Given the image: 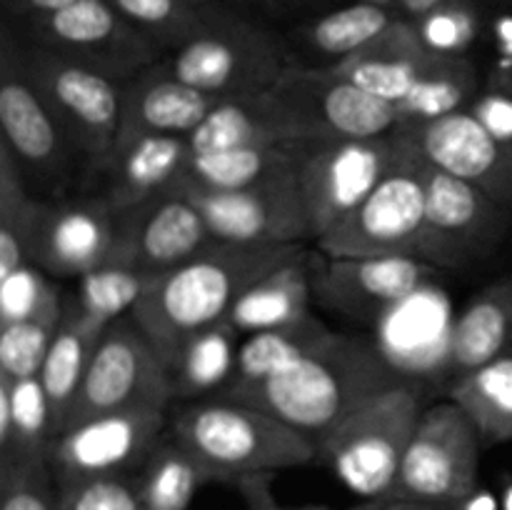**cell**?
<instances>
[{
  "label": "cell",
  "instance_id": "cell-29",
  "mask_svg": "<svg viewBox=\"0 0 512 510\" xmlns=\"http://www.w3.org/2000/svg\"><path fill=\"white\" fill-rule=\"evenodd\" d=\"M310 138L270 145V148L225 150V153L195 155L188 160L175 185H193L203 190H243L263 180L280 178L298 170Z\"/></svg>",
  "mask_w": 512,
  "mask_h": 510
},
{
  "label": "cell",
  "instance_id": "cell-39",
  "mask_svg": "<svg viewBox=\"0 0 512 510\" xmlns=\"http://www.w3.org/2000/svg\"><path fill=\"white\" fill-rule=\"evenodd\" d=\"M63 308L58 288L38 265L23 263L0 278V325L23 320L60 323Z\"/></svg>",
  "mask_w": 512,
  "mask_h": 510
},
{
  "label": "cell",
  "instance_id": "cell-20",
  "mask_svg": "<svg viewBox=\"0 0 512 510\" xmlns=\"http://www.w3.org/2000/svg\"><path fill=\"white\" fill-rule=\"evenodd\" d=\"M440 270L418 258H325L313 285L330 308L360 320H380L433 285Z\"/></svg>",
  "mask_w": 512,
  "mask_h": 510
},
{
  "label": "cell",
  "instance_id": "cell-11",
  "mask_svg": "<svg viewBox=\"0 0 512 510\" xmlns=\"http://www.w3.org/2000/svg\"><path fill=\"white\" fill-rule=\"evenodd\" d=\"M0 143L10 150L30 190H45L53 200L68 180L73 153H80L38 90L25 75L23 50L10 33L0 58ZM35 195V193H33Z\"/></svg>",
  "mask_w": 512,
  "mask_h": 510
},
{
  "label": "cell",
  "instance_id": "cell-48",
  "mask_svg": "<svg viewBox=\"0 0 512 510\" xmlns=\"http://www.w3.org/2000/svg\"><path fill=\"white\" fill-rule=\"evenodd\" d=\"M443 3H450V0H395L393 5H398L405 15H410V20H418L420 15L430 13V10Z\"/></svg>",
  "mask_w": 512,
  "mask_h": 510
},
{
  "label": "cell",
  "instance_id": "cell-34",
  "mask_svg": "<svg viewBox=\"0 0 512 510\" xmlns=\"http://www.w3.org/2000/svg\"><path fill=\"white\" fill-rule=\"evenodd\" d=\"M210 480L203 463L165 433L138 473L140 503L143 510H188L195 493Z\"/></svg>",
  "mask_w": 512,
  "mask_h": 510
},
{
  "label": "cell",
  "instance_id": "cell-1",
  "mask_svg": "<svg viewBox=\"0 0 512 510\" xmlns=\"http://www.w3.org/2000/svg\"><path fill=\"white\" fill-rule=\"evenodd\" d=\"M408 380L378 340L335 333L298 363L228 400L265 410L320 443L345 415Z\"/></svg>",
  "mask_w": 512,
  "mask_h": 510
},
{
  "label": "cell",
  "instance_id": "cell-40",
  "mask_svg": "<svg viewBox=\"0 0 512 510\" xmlns=\"http://www.w3.org/2000/svg\"><path fill=\"white\" fill-rule=\"evenodd\" d=\"M0 510H58L48 460H0Z\"/></svg>",
  "mask_w": 512,
  "mask_h": 510
},
{
  "label": "cell",
  "instance_id": "cell-27",
  "mask_svg": "<svg viewBox=\"0 0 512 510\" xmlns=\"http://www.w3.org/2000/svg\"><path fill=\"white\" fill-rule=\"evenodd\" d=\"M105 330L108 328L93 323L78 308L75 300L65 303L63 320H60L58 330H55L48 358H45L43 370H40V383H43L45 393H48L50 410H53L55 435L63 430L70 405H73L75 395H78L85 370H88L90 358H93Z\"/></svg>",
  "mask_w": 512,
  "mask_h": 510
},
{
  "label": "cell",
  "instance_id": "cell-46",
  "mask_svg": "<svg viewBox=\"0 0 512 510\" xmlns=\"http://www.w3.org/2000/svg\"><path fill=\"white\" fill-rule=\"evenodd\" d=\"M353 510H460V508L423 503V500H408V498H380V500H368V503Z\"/></svg>",
  "mask_w": 512,
  "mask_h": 510
},
{
  "label": "cell",
  "instance_id": "cell-4",
  "mask_svg": "<svg viewBox=\"0 0 512 510\" xmlns=\"http://www.w3.org/2000/svg\"><path fill=\"white\" fill-rule=\"evenodd\" d=\"M423 410L415 380L395 385L345 415L318 443V458L360 498H388Z\"/></svg>",
  "mask_w": 512,
  "mask_h": 510
},
{
  "label": "cell",
  "instance_id": "cell-8",
  "mask_svg": "<svg viewBox=\"0 0 512 510\" xmlns=\"http://www.w3.org/2000/svg\"><path fill=\"white\" fill-rule=\"evenodd\" d=\"M483 438L453 403L423 410L388 498L460 508L478 493Z\"/></svg>",
  "mask_w": 512,
  "mask_h": 510
},
{
  "label": "cell",
  "instance_id": "cell-33",
  "mask_svg": "<svg viewBox=\"0 0 512 510\" xmlns=\"http://www.w3.org/2000/svg\"><path fill=\"white\" fill-rule=\"evenodd\" d=\"M448 395L473 420L485 445L512 440V355L453 380Z\"/></svg>",
  "mask_w": 512,
  "mask_h": 510
},
{
  "label": "cell",
  "instance_id": "cell-35",
  "mask_svg": "<svg viewBox=\"0 0 512 510\" xmlns=\"http://www.w3.org/2000/svg\"><path fill=\"white\" fill-rule=\"evenodd\" d=\"M393 20L395 15L388 5L358 0V3L345 5V8L313 20L305 28V40L315 53H323L333 63H340L348 55L358 53L370 40L378 38L380 33H385Z\"/></svg>",
  "mask_w": 512,
  "mask_h": 510
},
{
  "label": "cell",
  "instance_id": "cell-13",
  "mask_svg": "<svg viewBox=\"0 0 512 510\" xmlns=\"http://www.w3.org/2000/svg\"><path fill=\"white\" fill-rule=\"evenodd\" d=\"M270 90L308 138H378L400 125L393 103L338 75L330 65H290Z\"/></svg>",
  "mask_w": 512,
  "mask_h": 510
},
{
  "label": "cell",
  "instance_id": "cell-25",
  "mask_svg": "<svg viewBox=\"0 0 512 510\" xmlns=\"http://www.w3.org/2000/svg\"><path fill=\"white\" fill-rule=\"evenodd\" d=\"M512 355V278L480 290L453 320L448 370L453 380Z\"/></svg>",
  "mask_w": 512,
  "mask_h": 510
},
{
  "label": "cell",
  "instance_id": "cell-31",
  "mask_svg": "<svg viewBox=\"0 0 512 510\" xmlns=\"http://www.w3.org/2000/svg\"><path fill=\"white\" fill-rule=\"evenodd\" d=\"M53 410L40 375L10 380L0 373V460H48Z\"/></svg>",
  "mask_w": 512,
  "mask_h": 510
},
{
  "label": "cell",
  "instance_id": "cell-42",
  "mask_svg": "<svg viewBox=\"0 0 512 510\" xmlns=\"http://www.w3.org/2000/svg\"><path fill=\"white\" fill-rule=\"evenodd\" d=\"M425 48L438 55H465L480 33V13L470 0H450L415 20Z\"/></svg>",
  "mask_w": 512,
  "mask_h": 510
},
{
  "label": "cell",
  "instance_id": "cell-49",
  "mask_svg": "<svg viewBox=\"0 0 512 510\" xmlns=\"http://www.w3.org/2000/svg\"><path fill=\"white\" fill-rule=\"evenodd\" d=\"M500 48H503V63L512 65V20H505L500 28Z\"/></svg>",
  "mask_w": 512,
  "mask_h": 510
},
{
  "label": "cell",
  "instance_id": "cell-3",
  "mask_svg": "<svg viewBox=\"0 0 512 510\" xmlns=\"http://www.w3.org/2000/svg\"><path fill=\"white\" fill-rule=\"evenodd\" d=\"M170 438L203 463L213 480L238 485L318 460V443L265 410L208 398L175 410Z\"/></svg>",
  "mask_w": 512,
  "mask_h": 510
},
{
  "label": "cell",
  "instance_id": "cell-23",
  "mask_svg": "<svg viewBox=\"0 0 512 510\" xmlns=\"http://www.w3.org/2000/svg\"><path fill=\"white\" fill-rule=\"evenodd\" d=\"M220 98L183 83L163 58L123 83L120 135H185L188 138ZM118 135V138H120Z\"/></svg>",
  "mask_w": 512,
  "mask_h": 510
},
{
  "label": "cell",
  "instance_id": "cell-50",
  "mask_svg": "<svg viewBox=\"0 0 512 510\" xmlns=\"http://www.w3.org/2000/svg\"><path fill=\"white\" fill-rule=\"evenodd\" d=\"M463 510H495V500H493V495H488V493H475L473 498L468 500V503L463 505Z\"/></svg>",
  "mask_w": 512,
  "mask_h": 510
},
{
  "label": "cell",
  "instance_id": "cell-21",
  "mask_svg": "<svg viewBox=\"0 0 512 510\" xmlns=\"http://www.w3.org/2000/svg\"><path fill=\"white\" fill-rule=\"evenodd\" d=\"M188 160L185 135H120L108 158L95 165L103 175L100 198L115 213L138 208L173 190Z\"/></svg>",
  "mask_w": 512,
  "mask_h": 510
},
{
  "label": "cell",
  "instance_id": "cell-43",
  "mask_svg": "<svg viewBox=\"0 0 512 510\" xmlns=\"http://www.w3.org/2000/svg\"><path fill=\"white\" fill-rule=\"evenodd\" d=\"M58 510H143L138 475L58 485Z\"/></svg>",
  "mask_w": 512,
  "mask_h": 510
},
{
  "label": "cell",
  "instance_id": "cell-22",
  "mask_svg": "<svg viewBox=\"0 0 512 510\" xmlns=\"http://www.w3.org/2000/svg\"><path fill=\"white\" fill-rule=\"evenodd\" d=\"M303 138L308 135L300 130L288 108L275 98L273 90H265L220 98L188 135V145L190 158H195L225 150L270 148Z\"/></svg>",
  "mask_w": 512,
  "mask_h": 510
},
{
  "label": "cell",
  "instance_id": "cell-2",
  "mask_svg": "<svg viewBox=\"0 0 512 510\" xmlns=\"http://www.w3.org/2000/svg\"><path fill=\"white\" fill-rule=\"evenodd\" d=\"M303 253H308L303 243L240 245L215 240L188 263L160 275L130 310V318L168 368V360L190 335L228 320L250 285Z\"/></svg>",
  "mask_w": 512,
  "mask_h": 510
},
{
  "label": "cell",
  "instance_id": "cell-53",
  "mask_svg": "<svg viewBox=\"0 0 512 510\" xmlns=\"http://www.w3.org/2000/svg\"><path fill=\"white\" fill-rule=\"evenodd\" d=\"M370 3H380V5H388V8H390V5H393L395 0H370Z\"/></svg>",
  "mask_w": 512,
  "mask_h": 510
},
{
  "label": "cell",
  "instance_id": "cell-44",
  "mask_svg": "<svg viewBox=\"0 0 512 510\" xmlns=\"http://www.w3.org/2000/svg\"><path fill=\"white\" fill-rule=\"evenodd\" d=\"M470 110L475 118L512 150V65H500L480 88Z\"/></svg>",
  "mask_w": 512,
  "mask_h": 510
},
{
  "label": "cell",
  "instance_id": "cell-38",
  "mask_svg": "<svg viewBox=\"0 0 512 510\" xmlns=\"http://www.w3.org/2000/svg\"><path fill=\"white\" fill-rule=\"evenodd\" d=\"M128 23L148 35L163 53L198 33L208 20L210 5H195L190 0H105ZM215 5V3H213Z\"/></svg>",
  "mask_w": 512,
  "mask_h": 510
},
{
  "label": "cell",
  "instance_id": "cell-16",
  "mask_svg": "<svg viewBox=\"0 0 512 510\" xmlns=\"http://www.w3.org/2000/svg\"><path fill=\"white\" fill-rule=\"evenodd\" d=\"M208 223L215 240L240 245H300L313 238L295 173L243 190L173 185Z\"/></svg>",
  "mask_w": 512,
  "mask_h": 510
},
{
  "label": "cell",
  "instance_id": "cell-47",
  "mask_svg": "<svg viewBox=\"0 0 512 510\" xmlns=\"http://www.w3.org/2000/svg\"><path fill=\"white\" fill-rule=\"evenodd\" d=\"M70 3H75V0H5L8 10H13V13H20V15H28V18L55 13V10L65 8V5Z\"/></svg>",
  "mask_w": 512,
  "mask_h": 510
},
{
  "label": "cell",
  "instance_id": "cell-9",
  "mask_svg": "<svg viewBox=\"0 0 512 510\" xmlns=\"http://www.w3.org/2000/svg\"><path fill=\"white\" fill-rule=\"evenodd\" d=\"M398 158V133L378 138H310L295 180L308 213L313 240L348 218Z\"/></svg>",
  "mask_w": 512,
  "mask_h": 510
},
{
  "label": "cell",
  "instance_id": "cell-17",
  "mask_svg": "<svg viewBox=\"0 0 512 510\" xmlns=\"http://www.w3.org/2000/svg\"><path fill=\"white\" fill-rule=\"evenodd\" d=\"M118 213L100 195L38 198L25 240L28 263L55 278H83L108 263Z\"/></svg>",
  "mask_w": 512,
  "mask_h": 510
},
{
  "label": "cell",
  "instance_id": "cell-6",
  "mask_svg": "<svg viewBox=\"0 0 512 510\" xmlns=\"http://www.w3.org/2000/svg\"><path fill=\"white\" fill-rule=\"evenodd\" d=\"M163 63L175 78L213 98L265 93L293 65L278 35L215 5L203 28L165 53Z\"/></svg>",
  "mask_w": 512,
  "mask_h": 510
},
{
  "label": "cell",
  "instance_id": "cell-41",
  "mask_svg": "<svg viewBox=\"0 0 512 510\" xmlns=\"http://www.w3.org/2000/svg\"><path fill=\"white\" fill-rule=\"evenodd\" d=\"M58 325L43 320L0 325V373L8 375L10 380L40 375Z\"/></svg>",
  "mask_w": 512,
  "mask_h": 510
},
{
  "label": "cell",
  "instance_id": "cell-10",
  "mask_svg": "<svg viewBox=\"0 0 512 510\" xmlns=\"http://www.w3.org/2000/svg\"><path fill=\"white\" fill-rule=\"evenodd\" d=\"M165 433V408L160 405H138L80 420L50 443L48 465L55 485L138 475Z\"/></svg>",
  "mask_w": 512,
  "mask_h": 510
},
{
  "label": "cell",
  "instance_id": "cell-36",
  "mask_svg": "<svg viewBox=\"0 0 512 510\" xmlns=\"http://www.w3.org/2000/svg\"><path fill=\"white\" fill-rule=\"evenodd\" d=\"M158 278L125 265H100L80 278L75 303L93 323L108 328L123 313L130 315Z\"/></svg>",
  "mask_w": 512,
  "mask_h": 510
},
{
  "label": "cell",
  "instance_id": "cell-15",
  "mask_svg": "<svg viewBox=\"0 0 512 510\" xmlns=\"http://www.w3.org/2000/svg\"><path fill=\"white\" fill-rule=\"evenodd\" d=\"M28 23L33 45L83 60L120 80L133 78L165 55L105 0H75Z\"/></svg>",
  "mask_w": 512,
  "mask_h": 510
},
{
  "label": "cell",
  "instance_id": "cell-28",
  "mask_svg": "<svg viewBox=\"0 0 512 510\" xmlns=\"http://www.w3.org/2000/svg\"><path fill=\"white\" fill-rule=\"evenodd\" d=\"M333 335L335 330H330L328 325H325L323 320L315 318L313 313H310L308 318L298 320V323L283 325V328L260 330V333L248 335V338L240 343L233 378L225 385L223 393L215 395V398H235V395L253 388L260 380L270 378V375L280 373V370L298 363L300 358H305V355L313 353L315 348L328 343Z\"/></svg>",
  "mask_w": 512,
  "mask_h": 510
},
{
  "label": "cell",
  "instance_id": "cell-5",
  "mask_svg": "<svg viewBox=\"0 0 512 510\" xmlns=\"http://www.w3.org/2000/svg\"><path fill=\"white\" fill-rule=\"evenodd\" d=\"M398 158L373 193L318 240L325 258H418L425 225L428 158L403 125Z\"/></svg>",
  "mask_w": 512,
  "mask_h": 510
},
{
  "label": "cell",
  "instance_id": "cell-45",
  "mask_svg": "<svg viewBox=\"0 0 512 510\" xmlns=\"http://www.w3.org/2000/svg\"><path fill=\"white\" fill-rule=\"evenodd\" d=\"M270 480L273 475H258V478H245L240 480L238 488L240 493L248 500L250 510H335L328 505H303V508H280L270 495Z\"/></svg>",
  "mask_w": 512,
  "mask_h": 510
},
{
  "label": "cell",
  "instance_id": "cell-30",
  "mask_svg": "<svg viewBox=\"0 0 512 510\" xmlns=\"http://www.w3.org/2000/svg\"><path fill=\"white\" fill-rule=\"evenodd\" d=\"M240 350V333L223 320L190 335L168 360L173 398L220 395L230 383Z\"/></svg>",
  "mask_w": 512,
  "mask_h": 510
},
{
  "label": "cell",
  "instance_id": "cell-24",
  "mask_svg": "<svg viewBox=\"0 0 512 510\" xmlns=\"http://www.w3.org/2000/svg\"><path fill=\"white\" fill-rule=\"evenodd\" d=\"M430 55L433 50L425 48L415 20L395 18L385 33L330 68L398 108L413 90Z\"/></svg>",
  "mask_w": 512,
  "mask_h": 510
},
{
  "label": "cell",
  "instance_id": "cell-32",
  "mask_svg": "<svg viewBox=\"0 0 512 510\" xmlns=\"http://www.w3.org/2000/svg\"><path fill=\"white\" fill-rule=\"evenodd\" d=\"M478 93V70L465 55L433 53L420 70L408 98L398 105L400 125L425 123V120L470 108Z\"/></svg>",
  "mask_w": 512,
  "mask_h": 510
},
{
  "label": "cell",
  "instance_id": "cell-37",
  "mask_svg": "<svg viewBox=\"0 0 512 510\" xmlns=\"http://www.w3.org/2000/svg\"><path fill=\"white\" fill-rule=\"evenodd\" d=\"M38 198L25 183L10 150L0 143V278L28 263L25 240Z\"/></svg>",
  "mask_w": 512,
  "mask_h": 510
},
{
  "label": "cell",
  "instance_id": "cell-14",
  "mask_svg": "<svg viewBox=\"0 0 512 510\" xmlns=\"http://www.w3.org/2000/svg\"><path fill=\"white\" fill-rule=\"evenodd\" d=\"M508 210L475 185L428 163L418 260L443 270L483 258L503 238Z\"/></svg>",
  "mask_w": 512,
  "mask_h": 510
},
{
  "label": "cell",
  "instance_id": "cell-26",
  "mask_svg": "<svg viewBox=\"0 0 512 510\" xmlns=\"http://www.w3.org/2000/svg\"><path fill=\"white\" fill-rule=\"evenodd\" d=\"M313 278L315 268L310 263V253L278 265L245 290L243 298L230 310L228 323L240 335H253L308 318Z\"/></svg>",
  "mask_w": 512,
  "mask_h": 510
},
{
  "label": "cell",
  "instance_id": "cell-18",
  "mask_svg": "<svg viewBox=\"0 0 512 510\" xmlns=\"http://www.w3.org/2000/svg\"><path fill=\"white\" fill-rule=\"evenodd\" d=\"M215 243L200 210L185 195L168 190L148 203L118 213L115 245L105 265H125L165 275Z\"/></svg>",
  "mask_w": 512,
  "mask_h": 510
},
{
  "label": "cell",
  "instance_id": "cell-19",
  "mask_svg": "<svg viewBox=\"0 0 512 510\" xmlns=\"http://www.w3.org/2000/svg\"><path fill=\"white\" fill-rule=\"evenodd\" d=\"M403 128L428 163L512 208V150L475 118L473 110H455L425 123H403Z\"/></svg>",
  "mask_w": 512,
  "mask_h": 510
},
{
  "label": "cell",
  "instance_id": "cell-12",
  "mask_svg": "<svg viewBox=\"0 0 512 510\" xmlns=\"http://www.w3.org/2000/svg\"><path fill=\"white\" fill-rule=\"evenodd\" d=\"M168 400H173L168 368L153 343L128 315L108 325L100 338L78 395L70 405L63 430L80 420L113 413V410L138 408V405L165 408Z\"/></svg>",
  "mask_w": 512,
  "mask_h": 510
},
{
  "label": "cell",
  "instance_id": "cell-52",
  "mask_svg": "<svg viewBox=\"0 0 512 510\" xmlns=\"http://www.w3.org/2000/svg\"><path fill=\"white\" fill-rule=\"evenodd\" d=\"M190 3H195V5H213L215 0H190Z\"/></svg>",
  "mask_w": 512,
  "mask_h": 510
},
{
  "label": "cell",
  "instance_id": "cell-7",
  "mask_svg": "<svg viewBox=\"0 0 512 510\" xmlns=\"http://www.w3.org/2000/svg\"><path fill=\"white\" fill-rule=\"evenodd\" d=\"M23 65L80 155L93 165L103 163L118 143L123 125L125 80L40 45L23 50Z\"/></svg>",
  "mask_w": 512,
  "mask_h": 510
},
{
  "label": "cell",
  "instance_id": "cell-51",
  "mask_svg": "<svg viewBox=\"0 0 512 510\" xmlns=\"http://www.w3.org/2000/svg\"><path fill=\"white\" fill-rule=\"evenodd\" d=\"M505 510H512V485L508 488V493H505Z\"/></svg>",
  "mask_w": 512,
  "mask_h": 510
}]
</instances>
